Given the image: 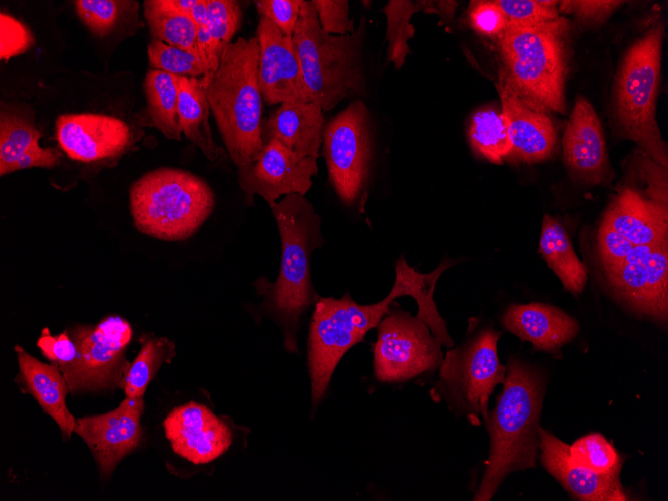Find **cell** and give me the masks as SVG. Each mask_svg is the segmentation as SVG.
<instances>
[{
  "label": "cell",
  "instance_id": "cell-1",
  "mask_svg": "<svg viewBox=\"0 0 668 501\" xmlns=\"http://www.w3.org/2000/svg\"><path fill=\"white\" fill-rule=\"evenodd\" d=\"M449 265L443 262L431 273L422 274L401 257L396 262L393 287L380 302L361 305L348 293L340 299L317 300L308 338L313 404H318L323 398L342 356L361 342L368 331L377 327L398 297H413L418 305L417 315L425 321L432 333L439 338L447 334L446 322L436 308L433 294L438 278Z\"/></svg>",
  "mask_w": 668,
  "mask_h": 501
},
{
  "label": "cell",
  "instance_id": "cell-2",
  "mask_svg": "<svg viewBox=\"0 0 668 501\" xmlns=\"http://www.w3.org/2000/svg\"><path fill=\"white\" fill-rule=\"evenodd\" d=\"M503 386L495 408L484 421L490 435V452L475 501L490 500L508 474L536 467L542 379L529 366L512 358L506 366Z\"/></svg>",
  "mask_w": 668,
  "mask_h": 501
},
{
  "label": "cell",
  "instance_id": "cell-3",
  "mask_svg": "<svg viewBox=\"0 0 668 501\" xmlns=\"http://www.w3.org/2000/svg\"><path fill=\"white\" fill-rule=\"evenodd\" d=\"M568 30V21L559 16L536 24H507L497 36L499 81L532 109L565 110Z\"/></svg>",
  "mask_w": 668,
  "mask_h": 501
},
{
  "label": "cell",
  "instance_id": "cell-4",
  "mask_svg": "<svg viewBox=\"0 0 668 501\" xmlns=\"http://www.w3.org/2000/svg\"><path fill=\"white\" fill-rule=\"evenodd\" d=\"M258 62L257 37H239L225 47L217 71L203 76L210 111L237 168L256 160L264 148Z\"/></svg>",
  "mask_w": 668,
  "mask_h": 501
},
{
  "label": "cell",
  "instance_id": "cell-5",
  "mask_svg": "<svg viewBox=\"0 0 668 501\" xmlns=\"http://www.w3.org/2000/svg\"><path fill=\"white\" fill-rule=\"evenodd\" d=\"M271 212L281 238L278 279L264 289L268 306L284 329V346L297 351L296 332L301 315L316 299L311 283V255L324 240L321 219L300 194L284 196Z\"/></svg>",
  "mask_w": 668,
  "mask_h": 501
},
{
  "label": "cell",
  "instance_id": "cell-6",
  "mask_svg": "<svg viewBox=\"0 0 668 501\" xmlns=\"http://www.w3.org/2000/svg\"><path fill=\"white\" fill-rule=\"evenodd\" d=\"M365 30L362 18L353 33L328 34L321 28L312 2L303 0L293 41L310 100L323 111L332 110L346 98L366 95Z\"/></svg>",
  "mask_w": 668,
  "mask_h": 501
},
{
  "label": "cell",
  "instance_id": "cell-7",
  "mask_svg": "<svg viewBox=\"0 0 668 501\" xmlns=\"http://www.w3.org/2000/svg\"><path fill=\"white\" fill-rule=\"evenodd\" d=\"M215 196L201 177L183 169L162 167L145 173L129 190L136 229L163 241L194 235L208 219Z\"/></svg>",
  "mask_w": 668,
  "mask_h": 501
},
{
  "label": "cell",
  "instance_id": "cell-8",
  "mask_svg": "<svg viewBox=\"0 0 668 501\" xmlns=\"http://www.w3.org/2000/svg\"><path fill=\"white\" fill-rule=\"evenodd\" d=\"M663 30L662 23L651 27L626 53L616 80V111L625 136L667 169V146L655 116Z\"/></svg>",
  "mask_w": 668,
  "mask_h": 501
},
{
  "label": "cell",
  "instance_id": "cell-9",
  "mask_svg": "<svg viewBox=\"0 0 668 501\" xmlns=\"http://www.w3.org/2000/svg\"><path fill=\"white\" fill-rule=\"evenodd\" d=\"M500 335L484 329L462 346L450 348L431 390L434 400H445L451 410L474 426L488 418L489 397L505 379L506 366L500 363L497 352Z\"/></svg>",
  "mask_w": 668,
  "mask_h": 501
},
{
  "label": "cell",
  "instance_id": "cell-10",
  "mask_svg": "<svg viewBox=\"0 0 668 501\" xmlns=\"http://www.w3.org/2000/svg\"><path fill=\"white\" fill-rule=\"evenodd\" d=\"M75 341L77 361L62 372L72 394L121 388L131 365L126 350L133 337L130 323L108 315L97 324H77L68 330Z\"/></svg>",
  "mask_w": 668,
  "mask_h": 501
},
{
  "label": "cell",
  "instance_id": "cell-11",
  "mask_svg": "<svg viewBox=\"0 0 668 501\" xmlns=\"http://www.w3.org/2000/svg\"><path fill=\"white\" fill-rule=\"evenodd\" d=\"M374 374L384 383H402L439 368L442 343L418 315L393 311L377 325Z\"/></svg>",
  "mask_w": 668,
  "mask_h": 501
},
{
  "label": "cell",
  "instance_id": "cell-12",
  "mask_svg": "<svg viewBox=\"0 0 668 501\" xmlns=\"http://www.w3.org/2000/svg\"><path fill=\"white\" fill-rule=\"evenodd\" d=\"M322 144L329 180L341 201L352 205L367 186L371 162L369 116L361 100L325 126Z\"/></svg>",
  "mask_w": 668,
  "mask_h": 501
},
{
  "label": "cell",
  "instance_id": "cell-13",
  "mask_svg": "<svg viewBox=\"0 0 668 501\" xmlns=\"http://www.w3.org/2000/svg\"><path fill=\"white\" fill-rule=\"evenodd\" d=\"M615 298L634 313L659 323L668 315V243L635 245L622 265L605 273Z\"/></svg>",
  "mask_w": 668,
  "mask_h": 501
},
{
  "label": "cell",
  "instance_id": "cell-14",
  "mask_svg": "<svg viewBox=\"0 0 668 501\" xmlns=\"http://www.w3.org/2000/svg\"><path fill=\"white\" fill-rule=\"evenodd\" d=\"M237 171L247 203L252 202L254 195H259L271 208L281 196H304L312 186L318 166L316 158L300 157L273 139L265 144L256 160Z\"/></svg>",
  "mask_w": 668,
  "mask_h": 501
},
{
  "label": "cell",
  "instance_id": "cell-15",
  "mask_svg": "<svg viewBox=\"0 0 668 501\" xmlns=\"http://www.w3.org/2000/svg\"><path fill=\"white\" fill-rule=\"evenodd\" d=\"M143 397H125L118 407L102 414L78 418L74 433L91 451L100 474L110 476L142 438Z\"/></svg>",
  "mask_w": 668,
  "mask_h": 501
},
{
  "label": "cell",
  "instance_id": "cell-16",
  "mask_svg": "<svg viewBox=\"0 0 668 501\" xmlns=\"http://www.w3.org/2000/svg\"><path fill=\"white\" fill-rule=\"evenodd\" d=\"M256 37L258 82L263 101L267 105L311 101L293 36L284 34L271 20L261 16Z\"/></svg>",
  "mask_w": 668,
  "mask_h": 501
},
{
  "label": "cell",
  "instance_id": "cell-17",
  "mask_svg": "<svg viewBox=\"0 0 668 501\" xmlns=\"http://www.w3.org/2000/svg\"><path fill=\"white\" fill-rule=\"evenodd\" d=\"M60 149L75 161L93 163L122 155L132 144L128 124L104 114H65L56 119Z\"/></svg>",
  "mask_w": 668,
  "mask_h": 501
},
{
  "label": "cell",
  "instance_id": "cell-18",
  "mask_svg": "<svg viewBox=\"0 0 668 501\" xmlns=\"http://www.w3.org/2000/svg\"><path fill=\"white\" fill-rule=\"evenodd\" d=\"M173 451L193 464H207L231 446L229 426L204 404L188 402L172 409L163 422Z\"/></svg>",
  "mask_w": 668,
  "mask_h": 501
},
{
  "label": "cell",
  "instance_id": "cell-19",
  "mask_svg": "<svg viewBox=\"0 0 668 501\" xmlns=\"http://www.w3.org/2000/svg\"><path fill=\"white\" fill-rule=\"evenodd\" d=\"M540 461L576 499L583 501H625L630 495L619 476L603 475L576 465L569 456V445L538 427Z\"/></svg>",
  "mask_w": 668,
  "mask_h": 501
},
{
  "label": "cell",
  "instance_id": "cell-20",
  "mask_svg": "<svg viewBox=\"0 0 668 501\" xmlns=\"http://www.w3.org/2000/svg\"><path fill=\"white\" fill-rule=\"evenodd\" d=\"M564 160L582 181L598 184L608 171L606 145L597 114L584 97H578L563 140Z\"/></svg>",
  "mask_w": 668,
  "mask_h": 501
},
{
  "label": "cell",
  "instance_id": "cell-21",
  "mask_svg": "<svg viewBox=\"0 0 668 501\" xmlns=\"http://www.w3.org/2000/svg\"><path fill=\"white\" fill-rule=\"evenodd\" d=\"M497 90L511 145L506 160L535 163L549 158L557 136L548 115L525 105L499 80Z\"/></svg>",
  "mask_w": 668,
  "mask_h": 501
},
{
  "label": "cell",
  "instance_id": "cell-22",
  "mask_svg": "<svg viewBox=\"0 0 668 501\" xmlns=\"http://www.w3.org/2000/svg\"><path fill=\"white\" fill-rule=\"evenodd\" d=\"M502 323L522 341L530 342L535 350L558 356L561 347L579 331L577 321L561 309L534 302L509 306Z\"/></svg>",
  "mask_w": 668,
  "mask_h": 501
},
{
  "label": "cell",
  "instance_id": "cell-23",
  "mask_svg": "<svg viewBox=\"0 0 668 501\" xmlns=\"http://www.w3.org/2000/svg\"><path fill=\"white\" fill-rule=\"evenodd\" d=\"M325 119L321 106L313 101L284 102L262 125L264 146L278 140L300 157H319Z\"/></svg>",
  "mask_w": 668,
  "mask_h": 501
},
{
  "label": "cell",
  "instance_id": "cell-24",
  "mask_svg": "<svg viewBox=\"0 0 668 501\" xmlns=\"http://www.w3.org/2000/svg\"><path fill=\"white\" fill-rule=\"evenodd\" d=\"M19 373L16 381L30 393L58 425L62 435L70 438L77 419L66 406L68 383L57 365L45 363L30 355L23 347L16 345Z\"/></svg>",
  "mask_w": 668,
  "mask_h": 501
},
{
  "label": "cell",
  "instance_id": "cell-25",
  "mask_svg": "<svg viewBox=\"0 0 668 501\" xmlns=\"http://www.w3.org/2000/svg\"><path fill=\"white\" fill-rule=\"evenodd\" d=\"M604 219L634 245L668 243L667 208L631 188L618 193Z\"/></svg>",
  "mask_w": 668,
  "mask_h": 501
},
{
  "label": "cell",
  "instance_id": "cell-26",
  "mask_svg": "<svg viewBox=\"0 0 668 501\" xmlns=\"http://www.w3.org/2000/svg\"><path fill=\"white\" fill-rule=\"evenodd\" d=\"M178 90V115L182 133L211 161L225 154L213 139L209 124L210 106L206 79L174 75Z\"/></svg>",
  "mask_w": 668,
  "mask_h": 501
},
{
  "label": "cell",
  "instance_id": "cell-27",
  "mask_svg": "<svg viewBox=\"0 0 668 501\" xmlns=\"http://www.w3.org/2000/svg\"><path fill=\"white\" fill-rule=\"evenodd\" d=\"M539 252L566 291L580 294L587 283V269L577 257L563 226L552 216L543 217Z\"/></svg>",
  "mask_w": 668,
  "mask_h": 501
},
{
  "label": "cell",
  "instance_id": "cell-28",
  "mask_svg": "<svg viewBox=\"0 0 668 501\" xmlns=\"http://www.w3.org/2000/svg\"><path fill=\"white\" fill-rule=\"evenodd\" d=\"M147 117L150 126L166 138L181 140L182 129L178 115V90L173 74L149 69L144 79Z\"/></svg>",
  "mask_w": 668,
  "mask_h": 501
},
{
  "label": "cell",
  "instance_id": "cell-29",
  "mask_svg": "<svg viewBox=\"0 0 668 501\" xmlns=\"http://www.w3.org/2000/svg\"><path fill=\"white\" fill-rule=\"evenodd\" d=\"M41 137L29 108L2 105L0 113V175L10 174L13 164Z\"/></svg>",
  "mask_w": 668,
  "mask_h": 501
},
{
  "label": "cell",
  "instance_id": "cell-30",
  "mask_svg": "<svg viewBox=\"0 0 668 501\" xmlns=\"http://www.w3.org/2000/svg\"><path fill=\"white\" fill-rule=\"evenodd\" d=\"M174 356L175 344L168 338L152 335L141 338L140 350L121 384L125 397H143L161 365L170 363Z\"/></svg>",
  "mask_w": 668,
  "mask_h": 501
},
{
  "label": "cell",
  "instance_id": "cell-31",
  "mask_svg": "<svg viewBox=\"0 0 668 501\" xmlns=\"http://www.w3.org/2000/svg\"><path fill=\"white\" fill-rule=\"evenodd\" d=\"M144 16L153 39L198 54V27L185 14L161 6L158 0L144 1Z\"/></svg>",
  "mask_w": 668,
  "mask_h": 501
},
{
  "label": "cell",
  "instance_id": "cell-32",
  "mask_svg": "<svg viewBox=\"0 0 668 501\" xmlns=\"http://www.w3.org/2000/svg\"><path fill=\"white\" fill-rule=\"evenodd\" d=\"M469 138L474 151L491 163L501 164L510 153L506 122L495 108H483L473 115Z\"/></svg>",
  "mask_w": 668,
  "mask_h": 501
},
{
  "label": "cell",
  "instance_id": "cell-33",
  "mask_svg": "<svg viewBox=\"0 0 668 501\" xmlns=\"http://www.w3.org/2000/svg\"><path fill=\"white\" fill-rule=\"evenodd\" d=\"M570 459L581 467L603 475L619 476L623 459L601 434L592 433L569 445Z\"/></svg>",
  "mask_w": 668,
  "mask_h": 501
},
{
  "label": "cell",
  "instance_id": "cell-34",
  "mask_svg": "<svg viewBox=\"0 0 668 501\" xmlns=\"http://www.w3.org/2000/svg\"><path fill=\"white\" fill-rule=\"evenodd\" d=\"M425 2L391 0L382 9L387 18L388 59L397 69L401 68L410 53L408 40L414 35L410 24L412 15L419 11Z\"/></svg>",
  "mask_w": 668,
  "mask_h": 501
},
{
  "label": "cell",
  "instance_id": "cell-35",
  "mask_svg": "<svg viewBox=\"0 0 668 501\" xmlns=\"http://www.w3.org/2000/svg\"><path fill=\"white\" fill-rule=\"evenodd\" d=\"M147 55L150 69L188 78H200L207 74V68L197 53L156 39L149 42Z\"/></svg>",
  "mask_w": 668,
  "mask_h": 501
},
{
  "label": "cell",
  "instance_id": "cell-36",
  "mask_svg": "<svg viewBox=\"0 0 668 501\" xmlns=\"http://www.w3.org/2000/svg\"><path fill=\"white\" fill-rule=\"evenodd\" d=\"M242 21L240 3L235 0H208L205 25L212 40L224 51Z\"/></svg>",
  "mask_w": 668,
  "mask_h": 501
},
{
  "label": "cell",
  "instance_id": "cell-37",
  "mask_svg": "<svg viewBox=\"0 0 668 501\" xmlns=\"http://www.w3.org/2000/svg\"><path fill=\"white\" fill-rule=\"evenodd\" d=\"M129 3L118 0L74 1L78 17L97 37H105L113 30Z\"/></svg>",
  "mask_w": 668,
  "mask_h": 501
},
{
  "label": "cell",
  "instance_id": "cell-38",
  "mask_svg": "<svg viewBox=\"0 0 668 501\" xmlns=\"http://www.w3.org/2000/svg\"><path fill=\"white\" fill-rule=\"evenodd\" d=\"M505 15L507 24H536L559 17L557 1L495 0Z\"/></svg>",
  "mask_w": 668,
  "mask_h": 501
},
{
  "label": "cell",
  "instance_id": "cell-39",
  "mask_svg": "<svg viewBox=\"0 0 668 501\" xmlns=\"http://www.w3.org/2000/svg\"><path fill=\"white\" fill-rule=\"evenodd\" d=\"M598 245L604 274L617 270L635 246L606 219L599 227Z\"/></svg>",
  "mask_w": 668,
  "mask_h": 501
},
{
  "label": "cell",
  "instance_id": "cell-40",
  "mask_svg": "<svg viewBox=\"0 0 668 501\" xmlns=\"http://www.w3.org/2000/svg\"><path fill=\"white\" fill-rule=\"evenodd\" d=\"M41 353L61 372L71 367L78 359L79 350L68 330L52 335L48 328L43 329L37 340Z\"/></svg>",
  "mask_w": 668,
  "mask_h": 501
},
{
  "label": "cell",
  "instance_id": "cell-41",
  "mask_svg": "<svg viewBox=\"0 0 668 501\" xmlns=\"http://www.w3.org/2000/svg\"><path fill=\"white\" fill-rule=\"evenodd\" d=\"M321 28L331 35H345L355 32L354 21L349 17V2L346 0L311 1Z\"/></svg>",
  "mask_w": 668,
  "mask_h": 501
},
{
  "label": "cell",
  "instance_id": "cell-42",
  "mask_svg": "<svg viewBox=\"0 0 668 501\" xmlns=\"http://www.w3.org/2000/svg\"><path fill=\"white\" fill-rule=\"evenodd\" d=\"M0 25L2 60L7 61L13 56L22 54L34 45L35 41L30 30L9 14L1 13Z\"/></svg>",
  "mask_w": 668,
  "mask_h": 501
},
{
  "label": "cell",
  "instance_id": "cell-43",
  "mask_svg": "<svg viewBox=\"0 0 668 501\" xmlns=\"http://www.w3.org/2000/svg\"><path fill=\"white\" fill-rule=\"evenodd\" d=\"M303 0H258L255 6L258 13L277 25L280 30L293 36Z\"/></svg>",
  "mask_w": 668,
  "mask_h": 501
},
{
  "label": "cell",
  "instance_id": "cell-44",
  "mask_svg": "<svg viewBox=\"0 0 668 501\" xmlns=\"http://www.w3.org/2000/svg\"><path fill=\"white\" fill-rule=\"evenodd\" d=\"M471 26L481 35L498 36L507 26L504 13L495 1L472 2Z\"/></svg>",
  "mask_w": 668,
  "mask_h": 501
},
{
  "label": "cell",
  "instance_id": "cell-45",
  "mask_svg": "<svg viewBox=\"0 0 668 501\" xmlns=\"http://www.w3.org/2000/svg\"><path fill=\"white\" fill-rule=\"evenodd\" d=\"M621 1H562L560 11L572 12L580 20L588 23H600L604 21L618 6Z\"/></svg>",
  "mask_w": 668,
  "mask_h": 501
},
{
  "label": "cell",
  "instance_id": "cell-46",
  "mask_svg": "<svg viewBox=\"0 0 668 501\" xmlns=\"http://www.w3.org/2000/svg\"><path fill=\"white\" fill-rule=\"evenodd\" d=\"M61 157L59 149L43 148L36 141L13 164L10 173L33 167L51 169L60 164Z\"/></svg>",
  "mask_w": 668,
  "mask_h": 501
},
{
  "label": "cell",
  "instance_id": "cell-47",
  "mask_svg": "<svg viewBox=\"0 0 668 501\" xmlns=\"http://www.w3.org/2000/svg\"><path fill=\"white\" fill-rule=\"evenodd\" d=\"M198 0H158L159 4L167 9L179 12L190 17V12Z\"/></svg>",
  "mask_w": 668,
  "mask_h": 501
},
{
  "label": "cell",
  "instance_id": "cell-48",
  "mask_svg": "<svg viewBox=\"0 0 668 501\" xmlns=\"http://www.w3.org/2000/svg\"><path fill=\"white\" fill-rule=\"evenodd\" d=\"M208 0H198L190 12V18L199 28L205 24Z\"/></svg>",
  "mask_w": 668,
  "mask_h": 501
}]
</instances>
